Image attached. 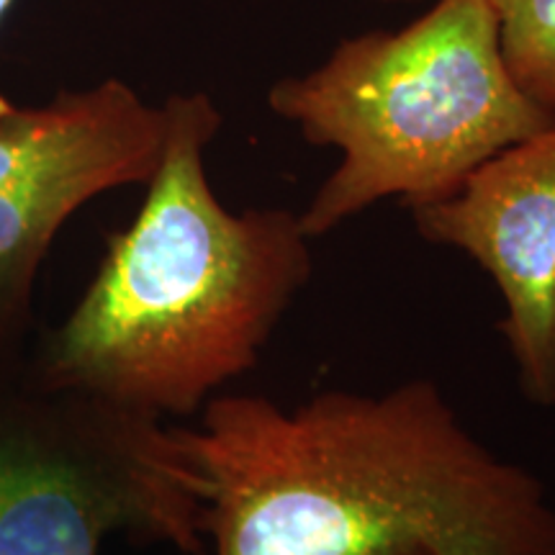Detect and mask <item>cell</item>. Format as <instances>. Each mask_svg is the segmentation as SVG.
Returning a JSON list of instances; mask_svg holds the SVG:
<instances>
[{
  "instance_id": "9c48e42d",
  "label": "cell",
  "mask_w": 555,
  "mask_h": 555,
  "mask_svg": "<svg viewBox=\"0 0 555 555\" xmlns=\"http://www.w3.org/2000/svg\"><path fill=\"white\" fill-rule=\"evenodd\" d=\"M378 3H412V0H378Z\"/></svg>"
},
{
  "instance_id": "6da1fadb",
  "label": "cell",
  "mask_w": 555,
  "mask_h": 555,
  "mask_svg": "<svg viewBox=\"0 0 555 555\" xmlns=\"http://www.w3.org/2000/svg\"><path fill=\"white\" fill-rule=\"evenodd\" d=\"M180 427L214 555H555L545 483L491 453L433 378L294 409L221 393Z\"/></svg>"
},
{
  "instance_id": "277c9868",
  "label": "cell",
  "mask_w": 555,
  "mask_h": 555,
  "mask_svg": "<svg viewBox=\"0 0 555 555\" xmlns=\"http://www.w3.org/2000/svg\"><path fill=\"white\" fill-rule=\"evenodd\" d=\"M204 494L180 427L0 373V555H99L108 535L201 555Z\"/></svg>"
},
{
  "instance_id": "5b68a950",
  "label": "cell",
  "mask_w": 555,
  "mask_h": 555,
  "mask_svg": "<svg viewBox=\"0 0 555 555\" xmlns=\"http://www.w3.org/2000/svg\"><path fill=\"white\" fill-rule=\"evenodd\" d=\"M163 142V106L121 80L0 114V373L29 358L34 291L62 227L101 193L147 183Z\"/></svg>"
},
{
  "instance_id": "7a4b0ae2",
  "label": "cell",
  "mask_w": 555,
  "mask_h": 555,
  "mask_svg": "<svg viewBox=\"0 0 555 555\" xmlns=\"http://www.w3.org/2000/svg\"><path fill=\"white\" fill-rule=\"evenodd\" d=\"M163 111V155L134 221L108 234L86 294L24 371L165 422L258 367L314 255L298 214H237L217 198L204 152L221 114L206 93L170 95Z\"/></svg>"
},
{
  "instance_id": "52a82bcc",
  "label": "cell",
  "mask_w": 555,
  "mask_h": 555,
  "mask_svg": "<svg viewBox=\"0 0 555 555\" xmlns=\"http://www.w3.org/2000/svg\"><path fill=\"white\" fill-rule=\"evenodd\" d=\"M489 5L512 80L540 106L555 111V0H489Z\"/></svg>"
},
{
  "instance_id": "ba28073f",
  "label": "cell",
  "mask_w": 555,
  "mask_h": 555,
  "mask_svg": "<svg viewBox=\"0 0 555 555\" xmlns=\"http://www.w3.org/2000/svg\"><path fill=\"white\" fill-rule=\"evenodd\" d=\"M11 3H13V0H0V21H3V16H5V13H9V9H11ZM11 106V101L9 99H5V95L3 93H0V114H3V111L5 108H9Z\"/></svg>"
},
{
  "instance_id": "3957f363",
  "label": "cell",
  "mask_w": 555,
  "mask_h": 555,
  "mask_svg": "<svg viewBox=\"0 0 555 555\" xmlns=\"http://www.w3.org/2000/svg\"><path fill=\"white\" fill-rule=\"evenodd\" d=\"M268 106L343 163L298 214L324 237L384 198H448L478 165L555 124L512 80L489 0H437L401 31L345 39L322 67L278 80Z\"/></svg>"
},
{
  "instance_id": "30bf717a",
  "label": "cell",
  "mask_w": 555,
  "mask_h": 555,
  "mask_svg": "<svg viewBox=\"0 0 555 555\" xmlns=\"http://www.w3.org/2000/svg\"><path fill=\"white\" fill-rule=\"evenodd\" d=\"M401 555H416V553H401Z\"/></svg>"
},
{
  "instance_id": "8992f818",
  "label": "cell",
  "mask_w": 555,
  "mask_h": 555,
  "mask_svg": "<svg viewBox=\"0 0 555 555\" xmlns=\"http://www.w3.org/2000/svg\"><path fill=\"white\" fill-rule=\"evenodd\" d=\"M409 211L422 240L461 249L496 283L519 391L555 406V124L496 152L448 198Z\"/></svg>"
}]
</instances>
